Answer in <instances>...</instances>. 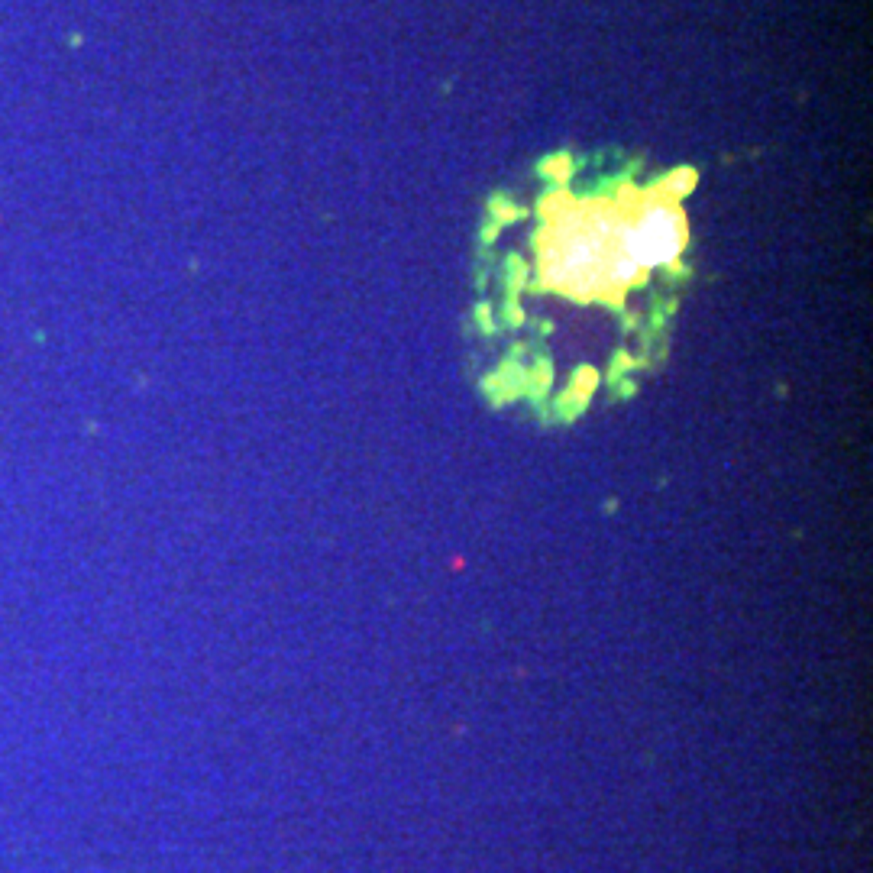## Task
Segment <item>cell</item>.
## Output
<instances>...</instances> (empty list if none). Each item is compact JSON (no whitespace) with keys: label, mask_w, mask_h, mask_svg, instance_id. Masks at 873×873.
I'll return each mask as SVG.
<instances>
[{"label":"cell","mask_w":873,"mask_h":873,"mask_svg":"<svg viewBox=\"0 0 873 873\" xmlns=\"http://www.w3.org/2000/svg\"><path fill=\"white\" fill-rule=\"evenodd\" d=\"M492 213L499 217V223H508V221H518V217H521V211H518V207H514L508 198H495L492 201Z\"/></svg>","instance_id":"cell-4"},{"label":"cell","mask_w":873,"mask_h":873,"mask_svg":"<svg viewBox=\"0 0 873 873\" xmlns=\"http://www.w3.org/2000/svg\"><path fill=\"white\" fill-rule=\"evenodd\" d=\"M595 385H599V372H595V369H589V366H582L579 372L572 375V385H569V389L589 401V398H592V391H595Z\"/></svg>","instance_id":"cell-2"},{"label":"cell","mask_w":873,"mask_h":873,"mask_svg":"<svg viewBox=\"0 0 873 873\" xmlns=\"http://www.w3.org/2000/svg\"><path fill=\"white\" fill-rule=\"evenodd\" d=\"M540 172H543V175H550L553 182L563 184L566 178H569V172H572V162L566 159V155H553V159H547V162L540 165Z\"/></svg>","instance_id":"cell-3"},{"label":"cell","mask_w":873,"mask_h":873,"mask_svg":"<svg viewBox=\"0 0 873 873\" xmlns=\"http://www.w3.org/2000/svg\"><path fill=\"white\" fill-rule=\"evenodd\" d=\"M499 230H501V223H489V227H485V243H492Z\"/></svg>","instance_id":"cell-6"},{"label":"cell","mask_w":873,"mask_h":873,"mask_svg":"<svg viewBox=\"0 0 873 873\" xmlns=\"http://www.w3.org/2000/svg\"><path fill=\"white\" fill-rule=\"evenodd\" d=\"M521 321H524V314H521V308H518V304H514V298H511V301H508V323H511V327H518Z\"/></svg>","instance_id":"cell-5"},{"label":"cell","mask_w":873,"mask_h":873,"mask_svg":"<svg viewBox=\"0 0 873 873\" xmlns=\"http://www.w3.org/2000/svg\"><path fill=\"white\" fill-rule=\"evenodd\" d=\"M696 182H699V178H696V172H692V169H676L669 178H663V182H660V188L667 191V194H673V198H679V201H683L686 194H689V191L696 188Z\"/></svg>","instance_id":"cell-1"}]
</instances>
